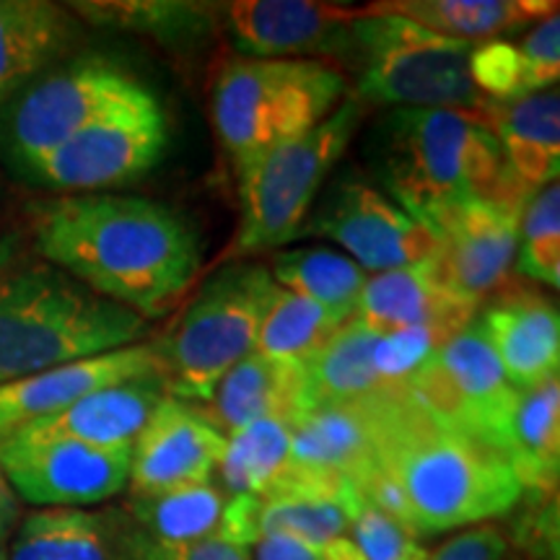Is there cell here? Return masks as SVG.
<instances>
[{"label":"cell","instance_id":"3957f363","mask_svg":"<svg viewBox=\"0 0 560 560\" xmlns=\"http://www.w3.org/2000/svg\"><path fill=\"white\" fill-rule=\"evenodd\" d=\"M151 322L0 240V384L149 338Z\"/></svg>","mask_w":560,"mask_h":560},{"label":"cell","instance_id":"484cf974","mask_svg":"<svg viewBox=\"0 0 560 560\" xmlns=\"http://www.w3.org/2000/svg\"><path fill=\"white\" fill-rule=\"evenodd\" d=\"M380 11L400 13L418 26L450 39L475 42L529 30L532 24L558 11L545 0H384Z\"/></svg>","mask_w":560,"mask_h":560},{"label":"cell","instance_id":"30bf717a","mask_svg":"<svg viewBox=\"0 0 560 560\" xmlns=\"http://www.w3.org/2000/svg\"><path fill=\"white\" fill-rule=\"evenodd\" d=\"M166 145L170 120L151 91L66 140L21 177L60 195L112 192L143 179L164 159Z\"/></svg>","mask_w":560,"mask_h":560},{"label":"cell","instance_id":"5b68a950","mask_svg":"<svg viewBox=\"0 0 560 560\" xmlns=\"http://www.w3.org/2000/svg\"><path fill=\"white\" fill-rule=\"evenodd\" d=\"M346 100V70L332 62L234 55L213 75L210 117L240 179L265 153L317 128Z\"/></svg>","mask_w":560,"mask_h":560},{"label":"cell","instance_id":"836d02e7","mask_svg":"<svg viewBox=\"0 0 560 560\" xmlns=\"http://www.w3.org/2000/svg\"><path fill=\"white\" fill-rule=\"evenodd\" d=\"M516 272L558 291L560 285V182L529 198L520 219Z\"/></svg>","mask_w":560,"mask_h":560},{"label":"cell","instance_id":"60d3db41","mask_svg":"<svg viewBox=\"0 0 560 560\" xmlns=\"http://www.w3.org/2000/svg\"><path fill=\"white\" fill-rule=\"evenodd\" d=\"M21 522V501L19 495L13 493V488L5 480L3 470H0V548L9 545Z\"/></svg>","mask_w":560,"mask_h":560},{"label":"cell","instance_id":"1f68e13d","mask_svg":"<svg viewBox=\"0 0 560 560\" xmlns=\"http://www.w3.org/2000/svg\"><path fill=\"white\" fill-rule=\"evenodd\" d=\"M293 423L265 418L229 433L215 482L229 495H262L291 462Z\"/></svg>","mask_w":560,"mask_h":560},{"label":"cell","instance_id":"f546056e","mask_svg":"<svg viewBox=\"0 0 560 560\" xmlns=\"http://www.w3.org/2000/svg\"><path fill=\"white\" fill-rule=\"evenodd\" d=\"M272 283L310 299L342 319H350L359 306L369 272L348 255L327 247H293L272 255L268 265Z\"/></svg>","mask_w":560,"mask_h":560},{"label":"cell","instance_id":"83f0119b","mask_svg":"<svg viewBox=\"0 0 560 560\" xmlns=\"http://www.w3.org/2000/svg\"><path fill=\"white\" fill-rule=\"evenodd\" d=\"M506 462L524 495H556L560 475V382L522 392L516 405Z\"/></svg>","mask_w":560,"mask_h":560},{"label":"cell","instance_id":"ba28073f","mask_svg":"<svg viewBox=\"0 0 560 560\" xmlns=\"http://www.w3.org/2000/svg\"><path fill=\"white\" fill-rule=\"evenodd\" d=\"M363 104L348 96L327 120L285 140L240 177L242 226L226 257L249 260L299 240L322 187L361 128Z\"/></svg>","mask_w":560,"mask_h":560},{"label":"cell","instance_id":"52a82bcc","mask_svg":"<svg viewBox=\"0 0 560 560\" xmlns=\"http://www.w3.org/2000/svg\"><path fill=\"white\" fill-rule=\"evenodd\" d=\"M272 285L257 260H231L200 285L170 330L151 340L166 395L208 405L223 374L255 350Z\"/></svg>","mask_w":560,"mask_h":560},{"label":"cell","instance_id":"f35d334b","mask_svg":"<svg viewBox=\"0 0 560 560\" xmlns=\"http://www.w3.org/2000/svg\"><path fill=\"white\" fill-rule=\"evenodd\" d=\"M520 47L527 55L540 91L556 89L560 79V13L552 11L550 16L532 24L520 39Z\"/></svg>","mask_w":560,"mask_h":560},{"label":"cell","instance_id":"cb8c5ba5","mask_svg":"<svg viewBox=\"0 0 560 560\" xmlns=\"http://www.w3.org/2000/svg\"><path fill=\"white\" fill-rule=\"evenodd\" d=\"M164 397V380L159 371H153V374L91 392L58 416L26 425L13 436L70 439L91 446H107V450L132 446Z\"/></svg>","mask_w":560,"mask_h":560},{"label":"cell","instance_id":"d4e9b609","mask_svg":"<svg viewBox=\"0 0 560 560\" xmlns=\"http://www.w3.org/2000/svg\"><path fill=\"white\" fill-rule=\"evenodd\" d=\"M79 39L68 5L50 0H0V104L11 102L52 68Z\"/></svg>","mask_w":560,"mask_h":560},{"label":"cell","instance_id":"603a6c76","mask_svg":"<svg viewBox=\"0 0 560 560\" xmlns=\"http://www.w3.org/2000/svg\"><path fill=\"white\" fill-rule=\"evenodd\" d=\"M202 408L229 436L265 418H280L296 425L314 405L304 363L276 361L252 350L223 374Z\"/></svg>","mask_w":560,"mask_h":560},{"label":"cell","instance_id":"7a4b0ae2","mask_svg":"<svg viewBox=\"0 0 560 560\" xmlns=\"http://www.w3.org/2000/svg\"><path fill=\"white\" fill-rule=\"evenodd\" d=\"M374 467L395 486L397 522L416 537L493 522L524 499L503 454L439 423L405 389L392 395L384 410Z\"/></svg>","mask_w":560,"mask_h":560},{"label":"cell","instance_id":"4316f807","mask_svg":"<svg viewBox=\"0 0 560 560\" xmlns=\"http://www.w3.org/2000/svg\"><path fill=\"white\" fill-rule=\"evenodd\" d=\"M380 332L350 317L330 342L304 363L314 408L322 405H350L389 395L376 371L374 350Z\"/></svg>","mask_w":560,"mask_h":560},{"label":"cell","instance_id":"8fae6325","mask_svg":"<svg viewBox=\"0 0 560 560\" xmlns=\"http://www.w3.org/2000/svg\"><path fill=\"white\" fill-rule=\"evenodd\" d=\"M405 392L439 423L470 433L506 457L522 392L509 384L475 319L436 350Z\"/></svg>","mask_w":560,"mask_h":560},{"label":"cell","instance_id":"9a60e30c","mask_svg":"<svg viewBox=\"0 0 560 560\" xmlns=\"http://www.w3.org/2000/svg\"><path fill=\"white\" fill-rule=\"evenodd\" d=\"M522 210L495 200H465L425 223L439 242L436 268L462 296L480 301L509 283L520 247Z\"/></svg>","mask_w":560,"mask_h":560},{"label":"cell","instance_id":"e575fe53","mask_svg":"<svg viewBox=\"0 0 560 560\" xmlns=\"http://www.w3.org/2000/svg\"><path fill=\"white\" fill-rule=\"evenodd\" d=\"M350 540L359 545L366 560H431L420 537L363 499L353 511Z\"/></svg>","mask_w":560,"mask_h":560},{"label":"cell","instance_id":"b9f144b4","mask_svg":"<svg viewBox=\"0 0 560 560\" xmlns=\"http://www.w3.org/2000/svg\"><path fill=\"white\" fill-rule=\"evenodd\" d=\"M0 560H9V545H3V548H0Z\"/></svg>","mask_w":560,"mask_h":560},{"label":"cell","instance_id":"d590c367","mask_svg":"<svg viewBox=\"0 0 560 560\" xmlns=\"http://www.w3.org/2000/svg\"><path fill=\"white\" fill-rule=\"evenodd\" d=\"M446 340L439 332L425 330V327H410V330L380 335L374 361L384 387L392 392H402L412 376L436 355V350Z\"/></svg>","mask_w":560,"mask_h":560},{"label":"cell","instance_id":"8992f818","mask_svg":"<svg viewBox=\"0 0 560 560\" xmlns=\"http://www.w3.org/2000/svg\"><path fill=\"white\" fill-rule=\"evenodd\" d=\"M475 42L433 34L400 13L363 5L346 68L355 73L353 100L363 107L452 109L482 117L490 100L470 73Z\"/></svg>","mask_w":560,"mask_h":560},{"label":"cell","instance_id":"9c48e42d","mask_svg":"<svg viewBox=\"0 0 560 560\" xmlns=\"http://www.w3.org/2000/svg\"><path fill=\"white\" fill-rule=\"evenodd\" d=\"M151 94L128 68L107 58H81L39 75L0 120V143L19 174L115 109Z\"/></svg>","mask_w":560,"mask_h":560},{"label":"cell","instance_id":"74e56055","mask_svg":"<svg viewBox=\"0 0 560 560\" xmlns=\"http://www.w3.org/2000/svg\"><path fill=\"white\" fill-rule=\"evenodd\" d=\"M252 560H366L359 545L346 537L310 542L293 535H268L252 548Z\"/></svg>","mask_w":560,"mask_h":560},{"label":"cell","instance_id":"6da1fadb","mask_svg":"<svg viewBox=\"0 0 560 560\" xmlns=\"http://www.w3.org/2000/svg\"><path fill=\"white\" fill-rule=\"evenodd\" d=\"M34 255L145 322L177 310L200 270V240L159 200L122 192L58 195L26 210Z\"/></svg>","mask_w":560,"mask_h":560},{"label":"cell","instance_id":"5bb4252c","mask_svg":"<svg viewBox=\"0 0 560 560\" xmlns=\"http://www.w3.org/2000/svg\"><path fill=\"white\" fill-rule=\"evenodd\" d=\"M363 9L319 0H234L215 5L242 58L327 60L342 70Z\"/></svg>","mask_w":560,"mask_h":560},{"label":"cell","instance_id":"277c9868","mask_svg":"<svg viewBox=\"0 0 560 560\" xmlns=\"http://www.w3.org/2000/svg\"><path fill=\"white\" fill-rule=\"evenodd\" d=\"M369 153L382 192L420 223L465 200L527 206L511 185L499 140L478 115L389 109L371 132Z\"/></svg>","mask_w":560,"mask_h":560},{"label":"cell","instance_id":"ac0fdd59","mask_svg":"<svg viewBox=\"0 0 560 560\" xmlns=\"http://www.w3.org/2000/svg\"><path fill=\"white\" fill-rule=\"evenodd\" d=\"M153 371H159L156 348L151 340H143L0 384V441L26 425L58 416L91 392L153 374Z\"/></svg>","mask_w":560,"mask_h":560},{"label":"cell","instance_id":"44dd1931","mask_svg":"<svg viewBox=\"0 0 560 560\" xmlns=\"http://www.w3.org/2000/svg\"><path fill=\"white\" fill-rule=\"evenodd\" d=\"M136 532L125 509H37L13 532L9 560H130Z\"/></svg>","mask_w":560,"mask_h":560},{"label":"cell","instance_id":"e0dca14e","mask_svg":"<svg viewBox=\"0 0 560 560\" xmlns=\"http://www.w3.org/2000/svg\"><path fill=\"white\" fill-rule=\"evenodd\" d=\"M475 325L514 389H535L558 376L560 317L548 293L524 283L501 285L480 301Z\"/></svg>","mask_w":560,"mask_h":560},{"label":"cell","instance_id":"8d00e7d4","mask_svg":"<svg viewBox=\"0 0 560 560\" xmlns=\"http://www.w3.org/2000/svg\"><path fill=\"white\" fill-rule=\"evenodd\" d=\"M130 560H252V550L221 540L219 535L192 542H161L138 527Z\"/></svg>","mask_w":560,"mask_h":560},{"label":"cell","instance_id":"ffe728a7","mask_svg":"<svg viewBox=\"0 0 560 560\" xmlns=\"http://www.w3.org/2000/svg\"><path fill=\"white\" fill-rule=\"evenodd\" d=\"M389 395L350 405H322L293 425L289 467L317 478L361 480L376 462Z\"/></svg>","mask_w":560,"mask_h":560},{"label":"cell","instance_id":"4fadbf2b","mask_svg":"<svg viewBox=\"0 0 560 560\" xmlns=\"http://www.w3.org/2000/svg\"><path fill=\"white\" fill-rule=\"evenodd\" d=\"M130 452L132 446L9 436L0 441V470L19 501L37 509H89L128 490Z\"/></svg>","mask_w":560,"mask_h":560},{"label":"cell","instance_id":"f1b7e54d","mask_svg":"<svg viewBox=\"0 0 560 560\" xmlns=\"http://www.w3.org/2000/svg\"><path fill=\"white\" fill-rule=\"evenodd\" d=\"M75 16L91 24L109 26L161 42V45H195L208 32L219 30L215 3H182V0H96V3H70Z\"/></svg>","mask_w":560,"mask_h":560},{"label":"cell","instance_id":"d6986e66","mask_svg":"<svg viewBox=\"0 0 560 560\" xmlns=\"http://www.w3.org/2000/svg\"><path fill=\"white\" fill-rule=\"evenodd\" d=\"M478 306V301L454 291L431 260L369 276L355 317L380 335L425 327L450 340L470 325Z\"/></svg>","mask_w":560,"mask_h":560},{"label":"cell","instance_id":"ab89813d","mask_svg":"<svg viewBox=\"0 0 560 560\" xmlns=\"http://www.w3.org/2000/svg\"><path fill=\"white\" fill-rule=\"evenodd\" d=\"M514 545L499 524H475L446 540L431 560H511Z\"/></svg>","mask_w":560,"mask_h":560},{"label":"cell","instance_id":"7c38bea8","mask_svg":"<svg viewBox=\"0 0 560 560\" xmlns=\"http://www.w3.org/2000/svg\"><path fill=\"white\" fill-rule=\"evenodd\" d=\"M301 236H327L366 272L412 268L439 255L436 236L425 223L359 177H340L319 195Z\"/></svg>","mask_w":560,"mask_h":560},{"label":"cell","instance_id":"2e32d148","mask_svg":"<svg viewBox=\"0 0 560 560\" xmlns=\"http://www.w3.org/2000/svg\"><path fill=\"white\" fill-rule=\"evenodd\" d=\"M226 433L202 405L166 395L132 441L128 493L195 486L215 480Z\"/></svg>","mask_w":560,"mask_h":560},{"label":"cell","instance_id":"d6a6232c","mask_svg":"<svg viewBox=\"0 0 560 560\" xmlns=\"http://www.w3.org/2000/svg\"><path fill=\"white\" fill-rule=\"evenodd\" d=\"M346 322L348 319L310 299L272 285L260 330H257L255 350L276 361L306 363L330 342Z\"/></svg>","mask_w":560,"mask_h":560},{"label":"cell","instance_id":"7402d4cb","mask_svg":"<svg viewBox=\"0 0 560 560\" xmlns=\"http://www.w3.org/2000/svg\"><path fill=\"white\" fill-rule=\"evenodd\" d=\"M506 164V174L524 202L560 172V94L558 89L537 91L509 102H490L482 112Z\"/></svg>","mask_w":560,"mask_h":560},{"label":"cell","instance_id":"4dcf8cb0","mask_svg":"<svg viewBox=\"0 0 560 560\" xmlns=\"http://www.w3.org/2000/svg\"><path fill=\"white\" fill-rule=\"evenodd\" d=\"M226 501L219 482L210 480L159 493H128L122 509L153 540L192 542L219 532Z\"/></svg>","mask_w":560,"mask_h":560}]
</instances>
